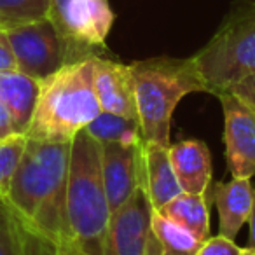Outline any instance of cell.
<instances>
[{
	"label": "cell",
	"mask_w": 255,
	"mask_h": 255,
	"mask_svg": "<svg viewBox=\"0 0 255 255\" xmlns=\"http://www.w3.org/2000/svg\"><path fill=\"white\" fill-rule=\"evenodd\" d=\"M68 163L70 143L28 138L9 194L2 203L56 255H75L67 220Z\"/></svg>",
	"instance_id": "cell-1"
},
{
	"label": "cell",
	"mask_w": 255,
	"mask_h": 255,
	"mask_svg": "<svg viewBox=\"0 0 255 255\" xmlns=\"http://www.w3.org/2000/svg\"><path fill=\"white\" fill-rule=\"evenodd\" d=\"M110 212L102 175V143L82 129L70 143L67 220L75 255H103Z\"/></svg>",
	"instance_id": "cell-2"
},
{
	"label": "cell",
	"mask_w": 255,
	"mask_h": 255,
	"mask_svg": "<svg viewBox=\"0 0 255 255\" xmlns=\"http://www.w3.org/2000/svg\"><path fill=\"white\" fill-rule=\"evenodd\" d=\"M93 56L72 61L40 81L35 112L26 138L72 143L100 112L93 86Z\"/></svg>",
	"instance_id": "cell-3"
},
{
	"label": "cell",
	"mask_w": 255,
	"mask_h": 255,
	"mask_svg": "<svg viewBox=\"0 0 255 255\" xmlns=\"http://www.w3.org/2000/svg\"><path fill=\"white\" fill-rule=\"evenodd\" d=\"M142 140L170 147L178 102L191 93H208L194 58H149L129 65Z\"/></svg>",
	"instance_id": "cell-4"
},
{
	"label": "cell",
	"mask_w": 255,
	"mask_h": 255,
	"mask_svg": "<svg viewBox=\"0 0 255 255\" xmlns=\"http://www.w3.org/2000/svg\"><path fill=\"white\" fill-rule=\"evenodd\" d=\"M192 58L215 96L255 70V0H234L212 39Z\"/></svg>",
	"instance_id": "cell-5"
},
{
	"label": "cell",
	"mask_w": 255,
	"mask_h": 255,
	"mask_svg": "<svg viewBox=\"0 0 255 255\" xmlns=\"http://www.w3.org/2000/svg\"><path fill=\"white\" fill-rule=\"evenodd\" d=\"M49 19L77 61L105 46L116 16L109 0H51Z\"/></svg>",
	"instance_id": "cell-6"
},
{
	"label": "cell",
	"mask_w": 255,
	"mask_h": 255,
	"mask_svg": "<svg viewBox=\"0 0 255 255\" xmlns=\"http://www.w3.org/2000/svg\"><path fill=\"white\" fill-rule=\"evenodd\" d=\"M18 63L25 75L42 81L72 63L70 51L49 18L5 30Z\"/></svg>",
	"instance_id": "cell-7"
},
{
	"label": "cell",
	"mask_w": 255,
	"mask_h": 255,
	"mask_svg": "<svg viewBox=\"0 0 255 255\" xmlns=\"http://www.w3.org/2000/svg\"><path fill=\"white\" fill-rule=\"evenodd\" d=\"M224 112V143L231 177H255V110L231 93L219 96Z\"/></svg>",
	"instance_id": "cell-8"
},
{
	"label": "cell",
	"mask_w": 255,
	"mask_h": 255,
	"mask_svg": "<svg viewBox=\"0 0 255 255\" xmlns=\"http://www.w3.org/2000/svg\"><path fill=\"white\" fill-rule=\"evenodd\" d=\"M152 206L142 189L112 213L103 255H145Z\"/></svg>",
	"instance_id": "cell-9"
},
{
	"label": "cell",
	"mask_w": 255,
	"mask_h": 255,
	"mask_svg": "<svg viewBox=\"0 0 255 255\" xmlns=\"http://www.w3.org/2000/svg\"><path fill=\"white\" fill-rule=\"evenodd\" d=\"M138 143H102L103 185L112 213L138 189Z\"/></svg>",
	"instance_id": "cell-10"
},
{
	"label": "cell",
	"mask_w": 255,
	"mask_h": 255,
	"mask_svg": "<svg viewBox=\"0 0 255 255\" xmlns=\"http://www.w3.org/2000/svg\"><path fill=\"white\" fill-rule=\"evenodd\" d=\"M138 187L145 192L152 210L163 208L182 192L170 161V147L140 140Z\"/></svg>",
	"instance_id": "cell-11"
},
{
	"label": "cell",
	"mask_w": 255,
	"mask_h": 255,
	"mask_svg": "<svg viewBox=\"0 0 255 255\" xmlns=\"http://www.w3.org/2000/svg\"><path fill=\"white\" fill-rule=\"evenodd\" d=\"M93 86L103 112L138 119L129 65L105 60L96 54L93 58Z\"/></svg>",
	"instance_id": "cell-12"
},
{
	"label": "cell",
	"mask_w": 255,
	"mask_h": 255,
	"mask_svg": "<svg viewBox=\"0 0 255 255\" xmlns=\"http://www.w3.org/2000/svg\"><path fill=\"white\" fill-rule=\"evenodd\" d=\"M252 178H234L229 182H217L213 187L217 212H219V234L234 240L240 229L250 219L255 199Z\"/></svg>",
	"instance_id": "cell-13"
},
{
	"label": "cell",
	"mask_w": 255,
	"mask_h": 255,
	"mask_svg": "<svg viewBox=\"0 0 255 255\" xmlns=\"http://www.w3.org/2000/svg\"><path fill=\"white\" fill-rule=\"evenodd\" d=\"M170 161L182 192L206 194L212 182V156L201 140H184L170 145Z\"/></svg>",
	"instance_id": "cell-14"
},
{
	"label": "cell",
	"mask_w": 255,
	"mask_h": 255,
	"mask_svg": "<svg viewBox=\"0 0 255 255\" xmlns=\"http://www.w3.org/2000/svg\"><path fill=\"white\" fill-rule=\"evenodd\" d=\"M40 81L19 70L0 74V103L11 117L16 135H25L35 112Z\"/></svg>",
	"instance_id": "cell-15"
},
{
	"label": "cell",
	"mask_w": 255,
	"mask_h": 255,
	"mask_svg": "<svg viewBox=\"0 0 255 255\" xmlns=\"http://www.w3.org/2000/svg\"><path fill=\"white\" fill-rule=\"evenodd\" d=\"M157 212L170 222L189 231L201 243L210 238V217L208 205H206V194L180 192L177 198L166 203Z\"/></svg>",
	"instance_id": "cell-16"
},
{
	"label": "cell",
	"mask_w": 255,
	"mask_h": 255,
	"mask_svg": "<svg viewBox=\"0 0 255 255\" xmlns=\"http://www.w3.org/2000/svg\"><path fill=\"white\" fill-rule=\"evenodd\" d=\"M201 241L189 231L164 219L159 212H152L145 255H196Z\"/></svg>",
	"instance_id": "cell-17"
},
{
	"label": "cell",
	"mask_w": 255,
	"mask_h": 255,
	"mask_svg": "<svg viewBox=\"0 0 255 255\" xmlns=\"http://www.w3.org/2000/svg\"><path fill=\"white\" fill-rule=\"evenodd\" d=\"M0 255H56L0 203Z\"/></svg>",
	"instance_id": "cell-18"
},
{
	"label": "cell",
	"mask_w": 255,
	"mask_h": 255,
	"mask_svg": "<svg viewBox=\"0 0 255 255\" xmlns=\"http://www.w3.org/2000/svg\"><path fill=\"white\" fill-rule=\"evenodd\" d=\"M84 131L96 140L98 143L109 142H124V143H138L142 140V129H140L138 119L124 117L112 112H100Z\"/></svg>",
	"instance_id": "cell-19"
},
{
	"label": "cell",
	"mask_w": 255,
	"mask_h": 255,
	"mask_svg": "<svg viewBox=\"0 0 255 255\" xmlns=\"http://www.w3.org/2000/svg\"><path fill=\"white\" fill-rule=\"evenodd\" d=\"M51 0H0V28L9 30L49 18Z\"/></svg>",
	"instance_id": "cell-20"
},
{
	"label": "cell",
	"mask_w": 255,
	"mask_h": 255,
	"mask_svg": "<svg viewBox=\"0 0 255 255\" xmlns=\"http://www.w3.org/2000/svg\"><path fill=\"white\" fill-rule=\"evenodd\" d=\"M25 135H12L0 142V203H4L26 147Z\"/></svg>",
	"instance_id": "cell-21"
},
{
	"label": "cell",
	"mask_w": 255,
	"mask_h": 255,
	"mask_svg": "<svg viewBox=\"0 0 255 255\" xmlns=\"http://www.w3.org/2000/svg\"><path fill=\"white\" fill-rule=\"evenodd\" d=\"M248 252L250 248L238 247L234 240L219 234V236H210L208 240L203 241L196 255H247Z\"/></svg>",
	"instance_id": "cell-22"
},
{
	"label": "cell",
	"mask_w": 255,
	"mask_h": 255,
	"mask_svg": "<svg viewBox=\"0 0 255 255\" xmlns=\"http://www.w3.org/2000/svg\"><path fill=\"white\" fill-rule=\"evenodd\" d=\"M227 93L234 95L243 103H247L250 109L255 110V70H252L243 79H240Z\"/></svg>",
	"instance_id": "cell-23"
},
{
	"label": "cell",
	"mask_w": 255,
	"mask_h": 255,
	"mask_svg": "<svg viewBox=\"0 0 255 255\" xmlns=\"http://www.w3.org/2000/svg\"><path fill=\"white\" fill-rule=\"evenodd\" d=\"M12 70H18L14 51H12V46L9 42L7 32L0 28V74Z\"/></svg>",
	"instance_id": "cell-24"
},
{
	"label": "cell",
	"mask_w": 255,
	"mask_h": 255,
	"mask_svg": "<svg viewBox=\"0 0 255 255\" xmlns=\"http://www.w3.org/2000/svg\"><path fill=\"white\" fill-rule=\"evenodd\" d=\"M12 135H16V133H14V128H12L11 117H9L5 107L0 103V142Z\"/></svg>",
	"instance_id": "cell-25"
},
{
	"label": "cell",
	"mask_w": 255,
	"mask_h": 255,
	"mask_svg": "<svg viewBox=\"0 0 255 255\" xmlns=\"http://www.w3.org/2000/svg\"><path fill=\"white\" fill-rule=\"evenodd\" d=\"M248 226H250V231H248V245L247 248L255 252V199H254V208H252L250 219H248Z\"/></svg>",
	"instance_id": "cell-26"
},
{
	"label": "cell",
	"mask_w": 255,
	"mask_h": 255,
	"mask_svg": "<svg viewBox=\"0 0 255 255\" xmlns=\"http://www.w3.org/2000/svg\"><path fill=\"white\" fill-rule=\"evenodd\" d=\"M247 255H255V252H254V250H250V252H248Z\"/></svg>",
	"instance_id": "cell-27"
}]
</instances>
